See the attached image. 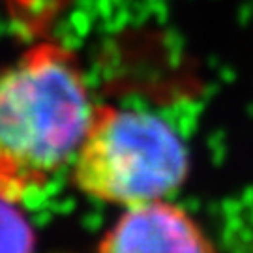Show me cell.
<instances>
[{
    "label": "cell",
    "instance_id": "6da1fadb",
    "mask_svg": "<svg viewBox=\"0 0 253 253\" xmlns=\"http://www.w3.org/2000/svg\"><path fill=\"white\" fill-rule=\"evenodd\" d=\"M96 105L77 54L32 45L0 70V199L21 203L72 165Z\"/></svg>",
    "mask_w": 253,
    "mask_h": 253
},
{
    "label": "cell",
    "instance_id": "3957f363",
    "mask_svg": "<svg viewBox=\"0 0 253 253\" xmlns=\"http://www.w3.org/2000/svg\"><path fill=\"white\" fill-rule=\"evenodd\" d=\"M98 253H216L203 227L167 199L124 208Z\"/></svg>",
    "mask_w": 253,
    "mask_h": 253
},
{
    "label": "cell",
    "instance_id": "277c9868",
    "mask_svg": "<svg viewBox=\"0 0 253 253\" xmlns=\"http://www.w3.org/2000/svg\"><path fill=\"white\" fill-rule=\"evenodd\" d=\"M11 205L15 203L0 199V253H30L32 233Z\"/></svg>",
    "mask_w": 253,
    "mask_h": 253
},
{
    "label": "cell",
    "instance_id": "7a4b0ae2",
    "mask_svg": "<svg viewBox=\"0 0 253 253\" xmlns=\"http://www.w3.org/2000/svg\"><path fill=\"white\" fill-rule=\"evenodd\" d=\"M188 174L186 143L167 120L100 103L72 162V182L83 195L124 208L167 199Z\"/></svg>",
    "mask_w": 253,
    "mask_h": 253
}]
</instances>
